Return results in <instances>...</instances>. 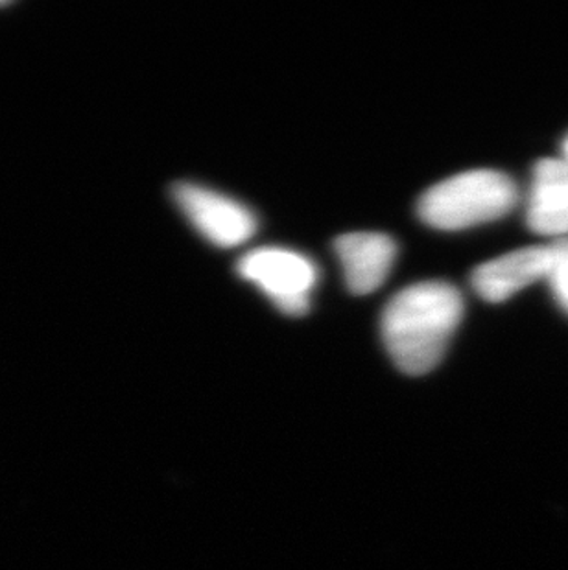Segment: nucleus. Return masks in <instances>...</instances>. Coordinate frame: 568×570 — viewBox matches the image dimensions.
Instances as JSON below:
<instances>
[{"label": "nucleus", "mask_w": 568, "mask_h": 570, "mask_svg": "<svg viewBox=\"0 0 568 570\" xmlns=\"http://www.w3.org/2000/svg\"><path fill=\"white\" fill-rule=\"evenodd\" d=\"M519 189L508 174L469 170L434 185L421 196L418 215L440 232H460L499 220L515 209Z\"/></svg>", "instance_id": "f03ea898"}, {"label": "nucleus", "mask_w": 568, "mask_h": 570, "mask_svg": "<svg viewBox=\"0 0 568 570\" xmlns=\"http://www.w3.org/2000/svg\"><path fill=\"white\" fill-rule=\"evenodd\" d=\"M238 274L257 285L281 313L303 316L311 308V294L317 283L316 264L297 252L258 248L238 261Z\"/></svg>", "instance_id": "7ed1b4c3"}, {"label": "nucleus", "mask_w": 568, "mask_h": 570, "mask_svg": "<svg viewBox=\"0 0 568 570\" xmlns=\"http://www.w3.org/2000/svg\"><path fill=\"white\" fill-rule=\"evenodd\" d=\"M547 281L559 307L568 314V238H558L550 244Z\"/></svg>", "instance_id": "6e6552de"}, {"label": "nucleus", "mask_w": 568, "mask_h": 570, "mask_svg": "<svg viewBox=\"0 0 568 570\" xmlns=\"http://www.w3.org/2000/svg\"><path fill=\"white\" fill-rule=\"evenodd\" d=\"M550 246H528L483 263L472 272V288L489 303L510 299L526 286L547 279Z\"/></svg>", "instance_id": "39448f33"}, {"label": "nucleus", "mask_w": 568, "mask_h": 570, "mask_svg": "<svg viewBox=\"0 0 568 570\" xmlns=\"http://www.w3.org/2000/svg\"><path fill=\"white\" fill-rule=\"evenodd\" d=\"M461 317L463 297L451 283L424 281L407 286L382 313V340L388 355L412 377L432 372L445 356Z\"/></svg>", "instance_id": "f257e3e1"}, {"label": "nucleus", "mask_w": 568, "mask_h": 570, "mask_svg": "<svg viewBox=\"0 0 568 570\" xmlns=\"http://www.w3.org/2000/svg\"><path fill=\"white\" fill-rule=\"evenodd\" d=\"M526 224L542 237L568 238V161L541 159L533 168Z\"/></svg>", "instance_id": "0eeeda50"}, {"label": "nucleus", "mask_w": 568, "mask_h": 570, "mask_svg": "<svg viewBox=\"0 0 568 570\" xmlns=\"http://www.w3.org/2000/svg\"><path fill=\"white\" fill-rule=\"evenodd\" d=\"M345 285L354 296H368L386 281L398 244L382 233H349L334 240Z\"/></svg>", "instance_id": "423d86ee"}, {"label": "nucleus", "mask_w": 568, "mask_h": 570, "mask_svg": "<svg viewBox=\"0 0 568 570\" xmlns=\"http://www.w3.org/2000/svg\"><path fill=\"white\" fill-rule=\"evenodd\" d=\"M564 159L568 161V135L567 139L564 140Z\"/></svg>", "instance_id": "1a4fd4ad"}, {"label": "nucleus", "mask_w": 568, "mask_h": 570, "mask_svg": "<svg viewBox=\"0 0 568 570\" xmlns=\"http://www.w3.org/2000/svg\"><path fill=\"white\" fill-rule=\"evenodd\" d=\"M172 198L190 224L218 248H236L257 232V218L236 199L196 184H176Z\"/></svg>", "instance_id": "20e7f679"}]
</instances>
